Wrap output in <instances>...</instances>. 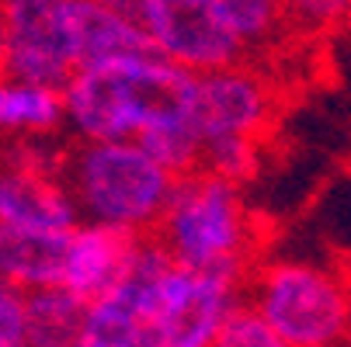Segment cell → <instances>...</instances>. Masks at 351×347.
<instances>
[{"mask_svg": "<svg viewBox=\"0 0 351 347\" xmlns=\"http://www.w3.org/2000/svg\"><path fill=\"white\" fill-rule=\"evenodd\" d=\"M94 4H101V8H112V11H122V14H132V18H136L139 0H94Z\"/></svg>", "mask_w": 351, "mask_h": 347, "instance_id": "cell-21", "label": "cell"}, {"mask_svg": "<svg viewBox=\"0 0 351 347\" xmlns=\"http://www.w3.org/2000/svg\"><path fill=\"white\" fill-rule=\"evenodd\" d=\"M0 77H4V21H0Z\"/></svg>", "mask_w": 351, "mask_h": 347, "instance_id": "cell-22", "label": "cell"}, {"mask_svg": "<svg viewBox=\"0 0 351 347\" xmlns=\"http://www.w3.org/2000/svg\"><path fill=\"white\" fill-rule=\"evenodd\" d=\"M129 281L143 306L146 347H213L223 323L247 303V281L178 264L157 236H143Z\"/></svg>", "mask_w": 351, "mask_h": 347, "instance_id": "cell-1", "label": "cell"}, {"mask_svg": "<svg viewBox=\"0 0 351 347\" xmlns=\"http://www.w3.org/2000/svg\"><path fill=\"white\" fill-rule=\"evenodd\" d=\"M213 347H289V344H285V337L254 306L243 303L223 323V330H219V337H216Z\"/></svg>", "mask_w": 351, "mask_h": 347, "instance_id": "cell-18", "label": "cell"}, {"mask_svg": "<svg viewBox=\"0 0 351 347\" xmlns=\"http://www.w3.org/2000/svg\"><path fill=\"white\" fill-rule=\"evenodd\" d=\"M66 125L60 87L0 77V136H49Z\"/></svg>", "mask_w": 351, "mask_h": 347, "instance_id": "cell-14", "label": "cell"}, {"mask_svg": "<svg viewBox=\"0 0 351 347\" xmlns=\"http://www.w3.org/2000/svg\"><path fill=\"white\" fill-rule=\"evenodd\" d=\"M188 70L146 49L112 63L84 66L63 87L66 129L77 142L139 139L154 112L181 94Z\"/></svg>", "mask_w": 351, "mask_h": 347, "instance_id": "cell-4", "label": "cell"}, {"mask_svg": "<svg viewBox=\"0 0 351 347\" xmlns=\"http://www.w3.org/2000/svg\"><path fill=\"white\" fill-rule=\"evenodd\" d=\"M87 303L66 285L28 292V347H73L80 340Z\"/></svg>", "mask_w": 351, "mask_h": 347, "instance_id": "cell-15", "label": "cell"}, {"mask_svg": "<svg viewBox=\"0 0 351 347\" xmlns=\"http://www.w3.org/2000/svg\"><path fill=\"white\" fill-rule=\"evenodd\" d=\"M154 236L178 264L195 271H223L247 281L258 268V219L240 184L213 170H191L174 181Z\"/></svg>", "mask_w": 351, "mask_h": 347, "instance_id": "cell-2", "label": "cell"}, {"mask_svg": "<svg viewBox=\"0 0 351 347\" xmlns=\"http://www.w3.org/2000/svg\"><path fill=\"white\" fill-rule=\"evenodd\" d=\"M136 142L149 157H157L174 177L202 170V150L206 146H202V136H198V129H195V122H191V115L181 101V94L171 97V101H164L154 112V118L146 122V129L139 132Z\"/></svg>", "mask_w": 351, "mask_h": 347, "instance_id": "cell-13", "label": "cell"}, {"mask_svg": "<svg viewBox=\"0 0 351 347\" xmlns=\"http://www.w3.org/2000/svg\"><path fill=\"white\" fill-rule=\"evenodd\" d=\"M136 21L154 53L188 73L237 66L247 53L226 28L216 0H139Z\"/></svg>", "mask_w": 351, "mask_h": 347, "instance_id": "cell-8", "label": "cell"}, {"mask_svg": "<svg viewBox=\"0 0 351 347\" xmlns=\"http://www.w3.org/2000/svg\"><path fill=\"white\" fill-rule=\"evenodd\" d=\"M292 21L306 28H337L351 21V0H282Z\"/></svg>", "mask_w": 351, "mask_h": 347, "instance_id": "cell-20", "label": "cell"}, {"mask_svg": "<svg viewBox=\"0 0 351 347\" xmlns=\"http://www.w3.org/2000/svg\"><path fill=\"white\" fill-rule=\"evenodd\" d=\"M4 73L45 87H66L77 60V0H0Z\"/></svg>", "mask_w": 351, "mask_h": 347, "instance_id": "cell-6", "label": "cell"}, {"mask_svg": "<svg viewBox=\"0 0 351 347\" xmlns=\"http://www.w3.org/2000/svg\"><path fill=\"white\" fill-rule=\"evenodd\" d=\"M139 240L143 236L115 229V226L80 222L70 233V243H66L63 285L73 295H80L84 303H94V299H101V295L115 292L136 264Z\"/></svg>", "mask_w": 351, "mask_h": 347, "instance_id": "cell-10", "label": "cell"}, {"mask_svg": "<svg viewBox=\"0 0 351 347\" xmlns=\"http://www.w3.org/2000/svg\"><path fill=\"white\" fill-rule=\"evenodd\" d=\"M154 49L132 14L101 8L94 0H77V60L84 66L112 63L132 53Z\"/></svg>", "mask_w": 351, "mask_h": 347, "instance_id": "cell-12", "label": "cell"}, {"mask_svg": "<svg viewBox=\"0 0 351 347\" xmlns=\"http://www.w3.org/2000/svg\"><path fill=\"white\" fill-rule=\"evenodd\" d=\"M254 306L289 347H344L351 344V278L317 261L275 257L254 268Z\"/></svg>", "mask_w": 351, "mask_h": 347, "instance_id": "cell-5", "label": "cell"}, {"mask_svg": "<svg viewBox=\"0 0 351 347\" xmlns=\"http://www.w3.org/2000/svg\"><path fill=\"white\" fill-rule=\"evenodd\" d=\"M216 8L243 49L271 45L289 21L282 0H216Z\"/></svg>", "mask_w": 351, "mask_h": 347, "instance_id": "cell-16", "label": "cell"}, {"mask_svg": "<svg viewBox=\"0 0 351 347\" xmlns=\"http://www.w3.org/2000/svg\"><path fill=\"white\" fill-rule=\"evenodd\" d=\"M60 174L77 198L84 222L154 236L174 191V174L136 139L77 142L60 160Z\"/></svg>", "mask_w": 351, "mask_h": 347, "instance_id": "cell-3", "label": "cell"}, {"mask_svg": "<svg viewBox=\"0 0 351 347\" xmlns=\"http://www.w3.org/2000/svg\"><path fill=\"white\" fill-rule=\"evenodd\" d=\"M0 222L49 233H73L84 222L60 167L49 164L38 146H21L14 160L0 164Z\"/></svg>", "mask_w": 351, "mask_h": 347, "instance_id": "cell-9", "label": "cell"}, {"mask_svg": "<svg viewBox=\"0 0 351 347\" xmlns=\"http://www.w3.org/2000/svg\"><path fill=\"white\" fill-rule=\"evenodd\" d=\"M70 233H49L32 226L0 222V278L21 292L63 285Z\"/></svg>", "mask_w": 351, "mask_h": 347, "instance_id": "cell-11", "label": "cell"}, {"mask_svg": "<svg viewBox=\"0 0 351 347\" xmlns=\"http://www.w3.org/2000/svg\"><path fill=\"white\" fill-rule=\"evenodd\" d=\"M181 101L206 142L216 139H254L261 142L278 115L275 87L243 63L209 70V73H188L181 90Z\"/></svg>", "mask_w": 351, "mask_h": 347, "instance_id": "cell-7", "label": "cell"}, {"mask_svg": "<svg viewBox=\"0 0 351 347\" xmlns=\"http://www.w3.org/2000/svg\"><path fill=\"white\" fill-rule=\"evenodd\" d=\"M258 160H261V142L254 139H216V142H206L202 150V170H213L237 184L254 177Z\"/></svg>", "mask_w": 351, "mask_h": 347, "instance_id": "cell-17", "label": "cell"}, {"mask_svg": "<svg viewBox=\"0 0 351 347\" xmlns=\"http://www.w3.org/2000/svg\"><path fill=\"white\" fill-rule=\"evenodd\" d=\"M0 347H28V292L0 278Z\"/></svg>", "mask_w": 351, "mask_h": 347, "instance_id": "cell-19", "label": "cell"}]
</instances>
